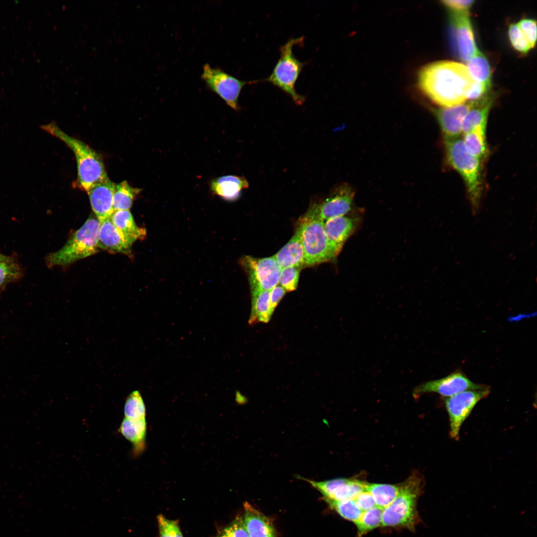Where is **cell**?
Here are the masks:
<instances>
[{"label":"cell","instance_id":"obj_1","mask_svg":"<svg viewBox=\"0 0 537 537\" xmlns=\"http://www.w3.org/2000/svg\"><path fill=\"white\" fill-rule=\"evenodd\" d=\"M474 81L460 63L438 61L424 66L417 75L419 90L434 103L449 107L466 102Z\"/></svg>","mask_w":537,"mask_h":537},{"label":"cell","instance_id":"obj_2","mask_svg":"<svg viewBox=\"0 0 537 537\" xmlns=\"http://www.w3.org/2000/svg\"><path fill=\"white\" fill-rule=\"evenodd\" d=\"M445 143L448 161L462 178L472 214L477 215L483 195L482 162L467 152L459 138Z\"/></svg>","mask_w":537,"mask_h":537},{"label":"cell","instance_id":"obj_3","mask_svg":"<svg viewBox=\"0 0 537 537\" xmlns=\"http://www.w3.org/2000/svg\"><path fill=\"white\" fill-rule=\"evenodd\" d=\"M42 128L62 141L73 152L77 164L78 183L83 189L87 192L94 184L108 178L102 158L90 146L70 136L55 123Z\"/></svg>","mask_w":537,"mask_h":537},{"label":"cell","instance_id":"obj_4","mask_svg":"<svg viewBox=\"0 0 537 537\" xmlns=\"http://www.w3.org/2000/svg\"><path fill=\"white\" fill-rule=\"evenodd\" d=\"M423 482L421 475L415 473L399 485L396 498L383 510L382 526L414 528L418 522L417 503Z\"/></svg>","mask_w":537,"mask_h":537},{"label":"cell","instance_id":"obj_5","mask_svg":"<svg viewBox=\"0 0 537 537\" xmlns=\"http://www.w3.org/2000/svg\"><path fill=\"white\" fill-rule=\"evenodd\" d=\"M99 226L98 219L90 215L62 248L48 255V267L67 266L96 254Z\"/></svg>","mask_w":537,"mask_h":537},{"label":"cell","instance_id":"obj_6","mask_svg":"<svg viewBox=\"0 0 537 537\" xmlns=\"http://www.w3.org/2000/svg\"><path fill=\"white\" fill-rule=\"evenodd\" d=\"M303 40V37L291 38L281 45L279 47L280 57L270 75L266 79L254 81V84L269 82L289 95L296 105H302L305 97L296 92L295 84L306 63L299 61L295 56L293 47L301 44Z\"/></svg>","mask_w":537,"mask_h":537},{"label":"cell","instance_id":"obj_7","mask_svg":"<svg viewBox=\"0 0 537 537\" xmlns=\"http://www.w3.org/2000/svg\"><path fill=\"white\" fill-rule=\"evenodd\" d=\"M296 229L304 250V267L330 262L338 256L327 239L324 221L304 215Z\"/></svg>","mask_w":537,"mask_h":537},{"label":"cell","instance_id":"obj_8","mask_svg":"<svg viewBox=\"0 0 537 537\" xmlns=\"http://www.w3.org/2000/svg\"><path fill=\"white\" fill-rule=\"evenodd\" d=\"M207 88L219 96L231 108L239 110L238 99L243 87L253 84L228 74L219 68L211 67L208 64L203 67L201 76Z\"/></svg>","mask_w":537,"mask_h":537},{"label":"cell","instance_id":"obj_9","mask_svg":"<svg viewBox=\"0 0 537 537\" xmlns=\"http://www.w3.org/2000/svg\"><path fill=\"white\" fill-rule=\"evenodd\" d=\"M490 393L489 387L461 392L445 399V407L449 420V435L456 440L459 438L461 426L477 403Z\"/></svg>","mask_w":537,"mask_h":537},{"label":"cell","instance_id":"obj_10","mask_svg":"<svg viewBox=\"0 0 537 537\" xmlns=\"http://www.w3.org/2000/svg\"><path fill=\"white\" fill-rule=\"evenodd\" d=\"M242 263L248 274L251 288L270 291L279 283L282 268L273 256L264 258L246 256Z\"/></svg>","mask_w":537,"mask_h":537},{"label":"cell","instance_id":"obj_11","mask_svg":"<svg viewBox=\"0 0 537 537\" xmlns=\"http://www.w3.org/2000/svg\"><path fill=\"white\" fill-rule=\"evenodd\" d=\"M354 190L345 184L339 186L319 203H314L304 216L325 221L347 214L353 210Z\"/></svg>","mask_w":537,"mask_h":537},{"label":"cell","instance_id":"obj_12","mask_svg":"<svg viewBox=\"0 0 537 537\" xmlns=\"http://www.w3.org/2000/svg\"><path fill=\"white\" fill-rule=\"evenodd\" d=\"M449 12L454 49L457 57L467 62L478 50L469 12Z\"/></svg>","mask_w":537,"mask_h":537},{"label":"cell","instance_id":"obj_13","mask_svg":"<svg viewBox=\"0 0 537 537\" xmlns=\"http://www.w3.org/2000/svg\"><path fill=\"white\" fill-rule=\"evenodd\" d=\"M488 386L473 382L461 371L454 372L448 376L436 380L423 383L413 390L414 396L422 394L435 392L449 397L462 391L477 390Z\"/></svg>","mask_w":537,"mask_h":537},{"label":"cell","instance_id":"obj_14","mask_svg":"<svg viewBox=\"0 0 537 537\" xmlns=\"http://www.w3.org/2000/svg\"><path fill=\"white\" fill-rule=\"evenodd\" d=\"M362 215L352 210L344 215L324 221L328 241L338 256L347 240L358 230L362 223Z\"/></svg>","mask_w":537,"mask_h":537},{"label":"cell","instance_id":"obj_15","mask_svg":"<svg viewBox=\"0 0 537 537\" xmlns=\"http://www.w3.org/2000/svg\"><path fill=\"white\" fill-rule=\"evenodd\" d=\"M300 477L319 491L324 498L335 501L355 500L365 490V482L356 479L341 478L318 482Z\"/></svg>","mask_w":537,"mask_h":537},{"label":"cell","instance_id":"obj_16","mask_svg":"<svg viewBox=\"0 0 537 537\" xmlns=\"http://www.w3.org/2000/svg\"><path fill=\"white\" fill-rule=\"evenodd\" d=\"M470 101L449 107L434 110L445 142L459 138L464 119L470 107Z\"/></svg>","mask_w":537,"mask_h":537},{"label":"cell","instance_id":"obj_17","mask_svg":"<svg viewBox=\"0 0 537 537\" xmlns=\"http://www.w3.org/2000/svg\"><path fill=\"white\" fill-rule=\"evenodd\" d=\"M115 183L108 178L94 184L88 191L92 209L99 221L113 213Z\"/></svg>","mask_w":537,"mask_h":537},{"label":"cell","instance_id":"obj_18","mask_svg":"<svg viewBox=\"0 0 537 537\" xmlns=\"http://www.w3.org/2000/svg\"><path fill=\"white\" fill-rule=\"evenodd\" d=\"M98 247L112 253L131 255L132 244L114 226L110 217L99 221Z\"/></svg>","mask_w":537,"mask_h":537},{"label":"cell","instance_id":"obj_19","mask_svg":"<svg viewBox=\"0 0 537 537\" xmlns=\"http://www.w3.org/2000/svg\"><path fill=\"white\" fill-rule=\"evenodd\" d=\"M243 519L249 537H276L271 521L247 502L244 504Z\"/></svg>","mask_w":537,"mask_h":537},{"label":"cell","instance_id":"obj_20","mask_svg":"<svg viewBox=\"0 0 537 537\" xmlns=\"http://www.w3.org/2000/svg\"><path fill=\"white\" fill-rule=\"evenodd\" d=\"M494 99V93L489 92L478 99L470 101V107L463 122V133L478 127H486L489 111Z\"/></svg>","mask_w":537,"mask_h":537},{"label":"cell","instance_id":"obj_21","mask_svg":"<svg viewBox=\"0 0 537 537\" xmlns=\"http://www.w3.org/2000/svg\"><path fill=\"white\" fill-rule=\"evenodd\" d=\"M210 187L214 194L226 200L234 201L239 198L243 189L249 187V182L243 176L227 175L212 180Z\"/></svg>","mask_w":537,"mask_h":537},{"label":"cell","instance_id":"obj_22","mask_svg":"<svg viewBox=\"0 0 537 537\" xmlns=\"http://www.w3.org/2000/svg\"><path fill=\"white\" fill-rule=\"evenodd\" d=\"M273 256L281 268L304 267V252L297 229L290 240Z\"/></svg>","mask_w":537,"mask_h":537},{"label":"cell","instance_id":"obj_23","mask_svg":"<svg viewBox=\"0 0 537 537\" xmlns=\"http://www.w3.org/2000/svg\"><path fill=\"white\" fill-rule=\"evenodd\" d=\"M110 218L114 226L132 245L138 240L143 239L146 235V230L136 225L129 210H114Z\"/></svg>","mask_w":537,"mask_h":537},{"label":"cell","instance_id":"obj_24","mask_svg":"<svg viewBox=\"0 0 537 537\" xmlns=\"http://www.w3.org/2000/svg\"><path fill=\"white\" fill-rule=\"evenodd\" d=\"M252 309L249 322L267 323L273 313L269 303V291L260 288H251Z\"/></svg>","mask_w":537,"mask_h":537},{"label":"cell","instance_id":"obj_25","mask_svg":"<svg viewBox=\"0 0 537 537\" xmlns=\"http://www.w3.org/2000/svg\"><path fill=\"white\" fill-rule=\"evenodd\" d=\"M486 128V127H478L464 133L462 140L467 152L482 162L486 159L489 152Z\"/></svg>","mask_w":537,"mask_h":537},{"label":"cell","instance_id":"obj_26","mask_svg":"<svg viewBox=\"0 0 537 537\" xmlns=\"http://www.w3.org/2000/svg\"><path fill=\"white\" fill-rule=\"evenodd\" d=\"M146 430L145 419L134 421L125 418L121 423L119 431L132 443L135 452L138 453L144 449Z\"/></svg>","mask_w":537,"mask_h":537},{"label":"cell","instance_id":"obj_27","mask_svg":"<svg viewBox=\"0 0 537 537\" xmlns=\"http://www.w3.org/2000/svg\"><path fill=\"white\" fill-rule=\"evenodd\" d=\"M364 487L373 497L376 506L383 509L394 500L399 490V485L365 482Z\"/></svg>","mask_w":537,"mask_h":537},{"label":"cell","instance_id":"obj_28","mask_svg":"<svg viewBox=\"0 0 537 537\" xmlns=\"http://www.w3.org/2000/svg\"><path fill=\"white\" fill-rule=\"evenodd\" d=\"M466 63V67L474 81L491 85L490 64L481 52L478 50Z\"/></svg>","mask_w":537,"mask_h":537},{"label":"cell","instance_id":"obj_29","mask_svg":"<svg viewBox=\"0 0 537 537\" xmlns=\"http://www.w3.org/2000/svg\"><path fill=\"white\" fill-rule=\"evenodd\" d=\"M140 188L131 186L126 181L115 184L113 192V209L129 210Z\"/></svg>","mask_w":537,"mask_h":537},{"label":"cell","instance_id":"obj_30","mask_svg":"<svg viewBox=\"0 0 537 537\" xmlns=\"http://www.w3.org/2000/svg\"><path fill=\"white\" fill-rule=\"evenodd\" d=\"M383 510L375 506L362 512L359 519L355 523L359 537L382 525Z\"/></svg>","mask_w":537,"mask_h":537},{"label":"cell","instance_id":"obj_31","mask_svg":"<svg viewBox=\"0 0 537 537\" xmlns=\"http://www.w3.org/2000/svg\"><path fill=\"white\" fill-rule=\"evenodd\" d=\"M329 506L343 518L355 523L362 513L355 500L335 501L324 498Z\"/></svg>","mask_w":537,"mask_h":537},{"label":"cell","instance_id":"obj_32","mask_svg":"<svg viewBox=\"0 0 537 537\" xmlns=\"http://www.w3.org/2000/svg\"><path fill=\"white\" fill-rule=\"evenodd\" d=\"M125 418L131 420L145 419L146 408L138 391H134L126 398L124 404Z\"/></svg>","mask_w":537,"mask_h":537},{"label":"cell","instance_id":"obj_33","mask_svg":"<svg viewBox=\"0 0 537 537\" xmlns=\"http://www.w3.org/2000/svg\"><path fill=\"white\" fill-rule=\"evenodd\" d=\"M21 271L18 264L7 257L0 261V293L6 285L19 278Z\"/></svg>","mask_w":537,"mask_h":537},{"label":"cell","instance_id":"obj_34","mask_svg":"<svg viewBox=\"0 0 537 537\" xmlns=\"http://www.w3.org/2000/svg\"><path fill=\"white\" fill-rule=\"evenodd\" d=\"M508 35L511 45L517 51L526 54L532 49L530 43L517 23L509 25Z\"/></svg>","mask_w":537,"mask_h":537},{"label":"cell","instance_id":"obj_35","mask_svg":"<svg viewBox=\"0 0 537 537\" xmlns=\"http://www.w3.org/2000/svg\"><path fill=\"white\" fill-rule=\"evenodd\" d=\"M302 268V267H288L281 268L279 283L286 291H291L296 289Z\"/></svg>","mask_w":537,"mask_h":537},{"label":"cell","instance_id":"obj_36","mask_svg":"<svg viewBox=\"0 0 537 537\" xmlns=\"http://www.w3.org/2000/svg\"><path fill=\"white\" fill-rule=\"evenodd\" d=\"M214 537H249L243 517H236L230 524L220 529Z\"/></svg>","mask_w":537,"mask_h":537},{"label":"cell","instance_id":"obj_37","mask_svg":"<svg viewBox=\"0 0 537 537\" xmlns=\"http://www.w3.org/2000/svg\"><path fill=\"white\" fill-rule=\"evenodd\" d=\"M160 537H183L178 522L166 518L162 515L157 516Z\"/></svg>","mask_w":537,"mask_h":537},{"label":"cell","instance_id":"obj_38","mask_svg":"<svg viewBox=\"0 0 537 537\" xmlns=\"http://www.w3.org/2000/svg\"><path fill=\"white\" fill-rule=\"evenodd\" d=\"M517 24L530 43L532 48H534L537 41L536 20L525 18L519 20Z\"/></svg>","mask_w":537,"mask_h":537},{"label":"cell","instance_id":"obj_39","mask_svg":"<svg viewBox=\"0 0 537 537\" xmlns=\"http://www.w3.org/2000/svg\"><path fill=\"white\" fill-rule=\"evenodd\" d=\"M491 86L474 81L467 93V99L470 101L479 99L490 91Z\"/></svg>","mask_w":537,"mask_h":537},{"label":"cell","instance_id":"obj_40","mask_svg":"<svg viewBox=\"0 0 537 537\" xmlns=\"http://www.w3.org/2000/svg\"><path fill=\"white\" fill-rule=\"evenodd\" d=\"M443 5L452 12H469L474 1L465 0H444L441 1Z\"/></svg>","mask_w":537,"mask_h":537},{"label":"cell","instance_id":"obj_41","mask_svg":"<svg viewBox=\"0 0 537 537\" xmlns=\"http://www.w3.org/2000/svg\"><path fill=\"white\" fill-rule=\"evenodd\" d=\"M355 501L359 509L362 511L376 506L373 497L370 493L366 490L359 494L355 499Z\"/></svg>","mask_w":537,"mask_h":537},{"label":"cell","instance_id":"obj_42","mask_svg":"<svg viewBox=\"0 0 537 537\" xmlns=\"http://www.w3.org/2000/svg\"><path fill=\"white\" fill-rule=\"evenodd\" d=\"M285 292V290L280 285H277L270 290L269 303L272 312Z\"/></svg>","mask_w":537,"mask_h":537},{"label":"cell","instance_id":"obj_43","mask_svg":"<svg viewBox=\"0 0 537 537\" xmlns=\"http://www.w3.org/2000/svg\"><path fill=\"white\" fill-rule=\"evenodd\" d=\"M7 257V256H5V255H2V254H0V261H2V260H4V259H6V258Z\"/></svg>","mask_w":537,"mask_h":537}]
</instances>
